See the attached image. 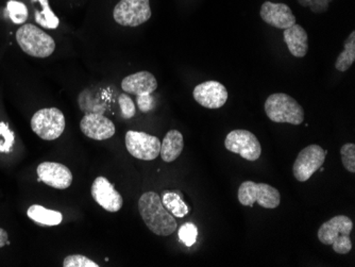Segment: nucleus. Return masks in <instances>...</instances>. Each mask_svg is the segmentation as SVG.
Wrapping results in <instances>:
<instances>
[{
  "instance_id": "27",
  "label": "nucleus",
  "mask_w": 355,
  "mask_h": 267,
  "mask_svg": "<svg viewBox=\"0 0 355 267\" xmlns=\"http://www.w3.org/2000/svg\"><path fill=\"white\" fill-rule=\"evenodd\" d=\"M119 107H121V117L123 119H130L135 117L137 112L135 101L129 96V94H121L119 97Z\"/></svg>"
},
{
  "instance_id": "26",
  "label": "nucleus",
  "mask_w": 355,
  "mask_h": 267,
  "mask_svg": "<svg viewBox=\"0 0 355 267\" xmlns=\"http://www.w3.org/2000/svg\"><path fill=\"white\" fill-rule=\"evenodd\" d=\"M179 238L187 247L193 246L198 238V229L191 223H187L179 229Z\"/></svg>"
},
{
  "instance_id": "10",
  "label": "nucleus",
  "mask_w": 355,
  "mask_h": 267,
  "mask_svg": "<svg viewBox=\"0 0 355 267\" xmlns=\"http://www.w3.org/2000/svg\"><path fill=\"white\" fill-rule=\"evenodd\" d=\"M326 155L324 148L319 145L305 147L299 153L293 166L295 178L300 182L310 180L311 177L324 165Z\"/></svg>"
},
{
  "instance_id": "23",
  "label": "nucleus",
  "mask_w": 355,
  "mask_h": 267,
  "mask_svg": "<svg viewBox=\"0 0 355 267\" xmlns=\"http://www.w3.org/2000/svg\"><path fill=\"white\" fill-rule=\"evenodd\" d=\"M7 10L9 12V17L11 21L16 25H21L25 23L29 17L27 7L21 1L10 0L7 5Z\"/></svg>"
},
{
  "instance_id": "28",
  "label": "nucleus",
  "mask_w": 355,
  "mask_h": 267,
  "mask_svg": "<svg viewBox=\"0 0 355 267\" xmlns=\"http://www.w3.org/2000/svg\"><path fill=\"white\" fill-rule=\"evenodd\" d=\"M64 267H99L97 263L81 255H71L64 259Z\"/></svg>"
},
{
  "instance_id": "17",
  "label": "nucleus",
  "mask_w": 355,
  "mask_h": 267,
  "mask_svg": "<svg viewBox=\"0 0 355 267\" xmlns=\"http://www.w3.org/2000/svg\"><path fill=\"white\" fill-rule=\"evenodd\" d=\"M283 39H284L289 53H292L294 57L303 58L308 53V33L300 25L295 24L292 27L285 29L283 33Z\"/></svg>"
},
{
  "instance_id": "5",
  "label": "nucleus",
  "mask_w": 355,
  "mask_h": 267,
  "mask_svg": "<svg viewBox=\"0 0 355 267\" xmlns=\"http://www.w3.org/2000/svg\"><path fill=\"white\" fill-rule=\"evenodd\" d=\"M239 203L245 207H253L255 203L265 209H276L280 206L281 194L276 187L266 183L245 181L239 187Z\"/></svg>"
},
{
  "instance_id": "14",
  "label": "nucleus",
  "mask_w": 355,
  "mask_h": 267,
  "mask_svg": "<svg viewBox=\"0 0 355 267\" xmlns=\"http://www.w3.org/2000/svg\"><path fill=\"white\" fill-rule=\"evenodd\" d=\"M39 181H43L48 187L65 190L73 183V174L71 169L61 163L43 162L37 166Z\"/></svg>"
},
{
  "instance_id": "12",
  "label": "nucleus",
  "mask_w": 355,
  "mask_h": 267,
  "mask_svg": "<svg viewBox=\"0 0 355 267\" xmlns=\"http://www.w3.org/2000/svg\"><path fill=\"white\" fill-rule=\"evenodd\" d=\"M193 99L207 109H219L228 101V91L218 81H205L193 89Z\"/></svg>"
},
{
  "instance_id": "9",
  "label": "nucleus",
  "mask_w": 355,
  "mask_h": 267,
  "mask_svg": "<svg viewBox=\"0 0 355 267\" xmlns=\"http://www.w3.org/2000/svg\"><path fill=\"white\" fill-rule=\"evenodd\" d=\"M125 147L135 158L153 161L159 155L161 142L157 137L148 133L130 130L125 133Z\"/></svg>"
},
{
  "instance_id": "6",
  "label": "nucleus",
  "mask_w": 355,
  "mask_h": 267,
  "mask_svg": "<svg viewBox=\"0 0 355 267\" xmlns=\"http://www.w3.org/2000/svg\"><path fill=\"white\" fill-rule=\"evenodd\" d=\"M67 121L61 110L57 107H45L39 110L31 119L33 132L45 141H53L63 135Z\"/></svg>"
},
{
  "instance_id": "18",
  "label": "nucleus",
  "mask_w": 355,
  "mask_h": 267,
  "mask_svg": "<svg viewBox=\"0 0 355 267\" xmlns=\"http://www.w3.org/2000/svg\"><path fill=\"white\" fill-rule=\"evenodd\" d=\"M183 148H184V139L182 133L173 129V130H169L165 135L161 144L159 155L162 157L164 162L171 163L180 157Z\"/></svg>"
},
{
  "instance_id": "13",
  "label": "nucleus",
  "mask_w": 355,
  "mask_h": 267,
  "mask_svg": "<svg viewBox=\"0 0 355 267\" xmlns=\"http://www.w3.org/2000/svg\"><path fill=\"white\" fill-rule=\"evenodd\" d=\"M80 129L85 137L95 141H105L115 135L114 123L103 113H87L80 121Z\"/></svg>"
},
{
  "instance_id": "25",
  "label": "nucleus",
  "mask_w": 355,
  "mask_h": 267,
  "mask_svg": "<svg viewBox=\"0 0 355 267\" xmlns=\"http://www.w3.org/2000/svg\"><path fill=\"white\" fill-rule=\"evenodd\" d=\"M343 165L347 171L352 174L355 173V145L353 143H347L340 148Z\"/></svg>"
},
{
  "instance_id": "7",
  "label": "nucleus",
  "mask_w": 355,
  "mask_h": 267,
  "mask_svg": "<svg viewBox=\"0 0 355 267\" xmlns=\"http://www.w3.org/2000/svg\"><path fill=\"white\" fill-rule=\"evenodd\" d=\"M150 0H121L113 11V17L123 27H137L150 19Z\"/></svg>"
},
{
  "instance_id": "11",
  "label": "nucleus",
  "mask_w": 355,
  "mask_h": 267,
  "mask_svg": "<svg viewBox=\"0 0 355 267\" xmlns=\"http://www.w3.org/2000/svg\"><path fill=\"white\" fill-rule=\"evenodd\" d=\"M91 192L94 200L107 212H119L123 208V197L105 177H97L94 180Z\"/></svg>"
},
{
  "instance_id": "29",
  "label": "nucleus",
  "mask_w": 355,
  "mask_h": 267,
  "mask_svg": "<svg viewBox=\"0 0 355 267\" xmlns=\"http://www.w3.org/2000/svg\"><path fill=\"white\" fill-rule=\"evenodd\" d=\"M333 0H298V3L302 7L310 8L315 14L324 13L328 11L329 6Z\"/></svg>"
},
{
  "instance_id": "15",
  "label": "nucleus",
  "mask_w": 355,
  "mask_h": 267,
  "mask_svg": "<svg viewBox=\"0 0 355 267\" xmlns=\"http://www.w3.org/2000/svg\"><path fill=\"white\" fill-rule=\"evenodd\" d=\"M260 15L265 23L277 29H287L297 21L292 9L285 3L265 1L261 7Z\"/></svg>"
},
{
  "instance_id": "8",
  "label": "nucleus",
  "mask_w": 355,
  "mask_h": 267,
  "mask_svg": "<svg viewBox=\"0 0 355 267\" xmlns=\"http://www.w3.org/2000/svg\"><path fill=\"white\" fill-rule=\"evenodd\" d=\"M225 148L230 153L241 155L245 160L254 162L262 155V146L252 132L244 129L231 131L225 141Z\"/></svg>"
},
{
  "instance_id": "21",
  "label": "nucleus",
  "mask_w": 355,
  "mask_h": 267,
  "mask_svg": "<svg viewBox=\"0 0 355 267\" xmlns=\"http://www.w3.org/2000/svg\"><path fill=\"white\" fill-rule=\"evenodd\" d=\"M355 61V31H352L345 42L344 51L335 62V69L340 73L348 71Z\"/></svg>"
},
{
  "instance_id": "19",
  "label": "nucleus",
  "mask_w": 355,
  "mask_h": 267,
  "mask_svg": "<svg viewBox=\"0 0 355 267\" xmlns=\"http://www.w3.org/2000/svg\"><path fill=\"white\" fill-rule=\"evenodd\" d=\"M28 217L42 226H58L63 221L61 213L49 210L40 205H33L27 211Z\"/></svg>"
},
{
  "instance_id": "16",
  "label": "nucleus",
  "mask_w": 355,
  "mask_h": 267,
  "mask_svg": "<svg viewBox=\"0 0 355 267\" xmlns=\"http://www.w3.org/2000/svg\"><path fill=\"white\" fill-rule=\"evenodd\" d=\"M121 89L125 93L137 97L153 95V92L157 89V81L153 74L141 71L123 78Z\"/></svg>"
},
{
  "instance_id": "31",
  "label": "nucleus",
  "mask_w": 355,
  "mask_h": 267,
  "mask_svg": "<svg viewBox=\"0 0 355 267\" xmlns=\"http://www.w3.org/2000/svg\"><path fill=\"white\" fill-rule=\"evenodd\" d=\"M8 244H10L9 235H8L5 229L0 228V248Z\"/></svg>"
},
{
  "instance_id": "3",
  "label": "nucleus",
  "mask_w": 355,
  "mask_h": 267,
  "mask_svg": "<svg viewBox=\"0 0 355 267\" xmlns=\"http://www.w3.org/2000/svg\"><path fill=\"white\" fill-rule=\"evenodd\" d=\"M265 112L273 123L298 126L304 121V110L287 94H272L265 101Z\"/></svg>"
},
{
  "instance_id": "1",
  "label": "nucleus",
  "mask_w": 355,
  "mask_h": 267,
  "mask_svg": "<svg viewBox=\"0 0 355 267\" xmlns=\"http://www.w3.org/2000/svg\"><path fill=\"white\" fill-rule=\"evenodd\" d=\"M139 211L145 225L155 234L168 236L177 231L175 216L163 206L157 193H144L139 200Z\"/></svg>"
},
{
  "instance_id": "2",
  "label": "nucleus",
  "mask_w": 355,
  "mask_h": 267,
  "mask_svg": "<svg viewBox=\"0 0 355 267\" xmlns=\"http://www.w3.org/2000/svg\"><path fill=\"white\" fill-rule=\"evenodd\" d=\"M353 223L346 215H337L321 225L318 240L324 245L332 246L338 255H347L352 249L350 234Z\"/></svg>"
},
{
  "instance_id": "20",
  "label": "nucleus",
  "mask_w": 355,
  "mask_h": 267,
  "mask_svg": "<svg viewBox=\"0 0 355 267\" xmlns=\"http://www.w3.org/2000/svg\"><path fill=\"white\" fill-rule=\"evenodd\" d=\"M161 200H162L163 206L175 217L182 218V217L187 216L189 214V206L183 201L182 197L178 194L177 192L165 191L162 194Z\"/></svg>"
},
{
  "instance_id": "22",
  "label": "nucleus",
  "mask_w": 355,
  "mask_h": 267,
  "mask_svg": "<svg viewBox=\"0 0 355 267\" xmlns=\"http://www.w3.org/2000/svg\"><path fill=\"white\" fill-rule=\"evenodd\" d=\"M31 1L32 3H41L42 6L41 11H39V10L35 11V21L43 28H47V29H57L60 21L57 15H55L53 10H51L48 0H31Z\"/></svg>"
},
{
  "instance_id": "4",
  "label": "nucleus",
  "mask_w": 355,
  "mask_h": 267,
  "mask_svg": "<svg viewBox=\"0 0 355 267\" xmlns=\"http://www.w3.org/2000/svg\"><path fill=\"white\" fill-rule=\"evenodd\" d=\"M16 40L24 53L35 58H48L55 49V40L37 26L26 24L16 33Z\"/></svg>"
},
{
  "instance_id": "24",
  "label": "nucleus",
  "mask_w": 355,
  "mask_h": 267,
  "mask_svg": "<svg viewBox=\"0 0 355 267\" xmlns=\"http://www.w3.org/2000/svg\"><path fill=\"white\" fill-rule=\"evenodd\" d=\"M15 137L7 123H0V153H9L13 150Z\"/></svg>"
},
{
  "instance_id": "30",
  "label": "nucleus",
  "mask_w": 355,
  "mask_h": 267,
  "mask_svg": "<svg viewBox=\"0 0 355 267\" xmlns=\"http://www.w3.org/2000/svg\"><path fill=\"white\" fill-rule=\"evenodd\" d=\"M137 103L141 112L148 113L155 107V98H153V95L137 96Z\"/></svg>"
}]
</instances>
